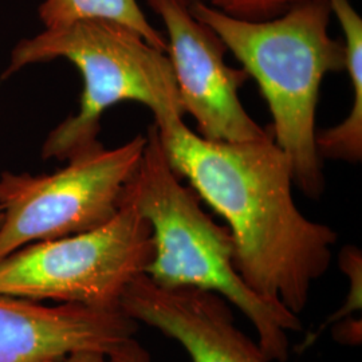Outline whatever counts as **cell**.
Masks as SVG:
<instances>
[{"label":"cell","mask_w":362,"mask_h":362,"mask_svg":"<svg viewBox=\"0 0 362 362\" xmlns=\"http://www.w3.org/2000/svg\"><path fill=\"white\" fill-rule=\"evenodd\" d=\"M176 173L227 223L235 266L258 296L299 315L333 258L336 231L297 207L291 164L267 136L211 141L182 117L153 122Z\"/></svg>","instance_id":"1"},{"label":"cell","mask_w":362,"mask_h":362,"mask_svg":"<svg viewBox=\"0 0 362 362\" xmlns=\"http://www.w3.org/2000/svg\"><path fill=\"white\" fill-rule=\"evenodd\" d=\"M191 13L209 27L254 78L272 117L270 134L291 164L294 185L310 199L325 191L315 122L324 78L345 70L344 40L330 34L327 0H306L267 21L223 13L191 0Z\"/></svg>","instance_id":"2"},{"label":"cell","mask_w":362,"mask_h":362,"mask_svg":"<svg viewBox=\"0 0 362 362\" xmlns=\"http://www.w3.org/2000/svg\"><path fill=\"white\" fill-rule=\"evenodd\" d=\"M200 202L172 168L152 124L139 168L122 197L151 227L153 255L145 275L167 290L199 288L218 294L252 324L267 361H287V332H300L299 315L267 302L247 285L235 266L233 235Z\"/></svg>","instance_id":"3"},{"label":"cell","mask_w":362,"mask_h":362,"mask_svg":"<svg viewBox=\"0 0 362 362\" xmlns=\"http://www.w3.org/2000/svg\"><path fill=\"white\" fill-rule=\"evenodd\" d=\"M52 59L76 66L83 90L77 115L66 118L43 144L45 160H69L98 143L105 112L121 103L146 106L155 122L184 117L168 54L128 27L107 21H81L45 28L13 47L1 79L26 66Z\"/></svg>","instance_id":"4"},{"label":"cell","mask_w":362,"mask_h":362,"mask_svg":"<svg viewBox=\"0 0 362 362\" xmlns=\"http://www.w3.org/2000/svg\"><path fill=\"white\" fill-rule=\"evenodd\" d=\"M153 255L149 223L128 203L88 233L22 247L0 262V294L34 302L118 309Z\"/></svg>","instance_id":"5"},{"label":"cell","mask_w":362,"mask_h":362,"mask_svg":"<svg viewBox=\"0 0 362 362\" xmlns=\"http://www.w3.org/2000/svg\"><path fill=\"white\" fill-rule=\"evenodd\" d=\"M146 134L112 149L93 144L52 175L0 176V262L35 242L88 233L113 219L139 168Z\"/></svg>","instance_id":"6"},{"label":"cell","mask_w":362,"mask_h":362,"mask_svg":"<svg viewBox=\"0 0 362 362\" xmlns=\"http://www.w3.org/2000/svg\"><path fill=\"white\" fill-rule=\"evenodd\" d=\"M167 31V54L176 78L184 115L211 141L243 143L269 134L248 115L239 90L246 71L226 64L227 47L194 18L188 0H145Z\"/></svg>","instance_id":"7"},{"label":"cell","mask_w":362,"mask_h":362,"mask_svg":"<svg viewBox=\"0 0 362 362\" xmlns=\"http://www.w3.org/2000/svg\"><path fill=\"white\" fill-rule=\"evenodd\" d=\"M119 308L179 342L192 362H269L258 342L236 327L227 300L215 293L167 290L141 274L127 286Z\"/></svg>","instance_id":"8"},{"label":"cell","mask_w":362,"mask_h":362,"mask_svg":"<svg viewBox=\"0 0 362 362\" xmlns=\"http://www.w3.org/2000/svg\"><path fill=\"white\" fill-rule=\"evenodd\" d=\"M139 322L121 308L55 306L0 294V362H50L78 351L109 353L134 334Z\"/></svg>","instance_id":"9"},{"label":"cell","mask_w":362,"mask_h":362,"mask_svg":"<svg viewBox=\"0 0 362 362\" xmlns=\"http://www.w3.org/2000/svg\"><path fill=\"white\" fill-rule=\"evenodd\" d=\"M344 33L345 70L353 88V105L344 121L315 136L321 160L360 163L362 158V18L350 0H327Z\"/></svg>","instance_id":"10"},{"label":"cell","mask_w":362,"mask_h":362,"mask_svg":"<svg viewBox=\"0 0 362 362\" xmlns=\"http://www.w3.org/2000/svg\"><path fill=\"white\" fill-rule=\"evenodd\" d=\"M45 28L81 21H107L128 27L149 45L167 52V39L145 16L137 0H43L38 8Z\"/></svg>","instance_id":"11"},{"label":"cell","mask_w":362,"mask_h":362,"mask_svg":"<svg viewBox=\"0 0 362 362\" xmlns=\"http://www.w3.org/2000/svg\"><path fill=\"white\" fill-rule=\"evenodd\" d=\"M339 266H341L342 272H345V275L350 279L351 287H350L348 300L341 308V310H338L336 314H333L329 318L327 322L321 325L320 329L315 333H311L308 336L305 342H302L298 346V353H302L303 350H306L309 346H311L315 342V339H318V337L324 333V330L327 326L341 321L342 317L348 315L353 311L361 310V251L354 246L344 247L341 254H339Z\"/></svg>","instance_id":"12"},{"label":"cell","mask_w":362,"mask_h":362,"mask_svg":"<svg viewBox=\"0 0 362 362\" xmlns=\"http://www.w3.org/2000/svg\"><path fill=\"white\" fill-rule=\"evenodd\" d=\"M306 0H208L211 6L235 18L247 21H267L286 13Z\"/></svg>","instance_id":"13"},{"label":"cell","mask_w":362,"mask_h":362,"mask_svg":"<svg viewBox=\"0 0 362 362\" xmlns=\"http://www.w3.org/2000/svg\"><path fill=\"white\" fill-rule=\"evenodd\" d=\"M50 362H151V356L134 338H130L109 353L78 351Z\"/></svg>","instance_id":"14"},{"label":"cell","mask_w":362,"mask_h":362,"mask_svg":"<svg viewBox=\"0 0 362 362\" xmlns=\"http://www.w3.org/2000/svg\"><path fill=\"white\" fill-rule=\"evenodd\" d=\"M3 221V208L0 207V224Z\"/></svg>","instance_id":"15"},{"label":"cell","mask_w":362,"mask_h":362,"mask_svg":"<svg viewBox=\"0 0 362 362\" xmlns=\"http://www.w3.org/2000/svg\"><path fill=\"white\" fill-rule=\"evenodd\" d=\"M204 1H208V0H204Z\"/></svg>","instance_id":"16"}]
</instances>
